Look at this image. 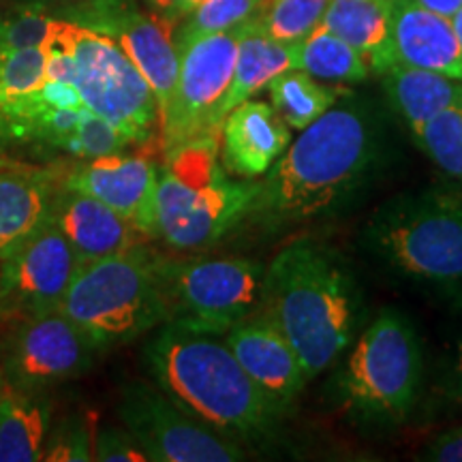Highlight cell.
Returning a JSON list of instances; mask_svg holds the SVG:
<instances>
[{
	"mask_svg": "<svg viewBox=\"0 0 462 462\" xmlns=\"http://www.w3.org/2000/svg\"><path fill=\"white\" fill-rule=\"evenodd\" d=\"M0 3H3V0H0Z\"/></svg>",
	"mask_w": 462,
	"mask_h": 462,
	"instance_id": "b9f144b4",
	"label": "cell"
},
{
	"mask_svg": "<svg viewBox=\"0 0 462 462\" xmlns=\"http://www.w3.org/2000/svg\"><path fill=\"white\" fill-rule=\"evenodd\" d=\"M409 131L421 152L462 187V107L443 109Z\"/></svg>",
	"mask_w": 462,
	"mask_h": 462,
	"instance_id": "4316f807",
	"label": "cell"
},
{
	"mask_svg": "<svg viewBox=\"0 0 462 462\" xmlns=\"http://www.w3.org/2000/svg\"><path fill=\"white\" fill-rule=\"evenodd\" d=\"M383 75L385 95L409 129L437 116L443 109L460 106L462 82L426 69L392 65Z\"/></svg>",
	"mask_w": 462,
	"mask_h": 462,
	"instance_id": "cb8c5ba5",
	"label": "cell"
},
{
	"mask_svg": "<svg viewBox=\"0 0 462 462\" xmlns=\"http://www.w3.org/2000/svg\"><path fill=\"white\" fill-rule=\"evenodd\" d=\"M167 321L182 330L223 337L259 310L265 268L246 257L157 255Z\"/></svg>",
	"mask_w": 462,
	"mask_h": 462,
	"instance_id": "9c48e42d",
	"label": "cell"
},
{
	"mask_svg": "<svg viewBox=\"0 0 462 462\" xmlns=\"http://www.w3.org/2000/svg\"><path fill=\"white\" fill-rule=\"evenodd\" d=\"M157 255L148 242L82 263L58 310L101 351L157 330L167 321Z\"/></svg>",
	"mask_w": 462,
	"mask_h": 462,
	"instance_id": "8992f818",
	"label": "cell"
},
{
	"mask_svg": "<svg viewBox=\"0 0 462 462\" xmlns=\"http://www.w3.org/2000/svg\"><path fill=\"white\" fill-rule=\"evenodd\" d=\"M379 146L377 126L366 109H328L270 167L248 215L265 229L330 217L362 189L377 165Z\"/></svg>",
	"mask_w": 462,
	"mask_h": 462,
	"instance_id": "6da1fadb",
	"label": "cell"
},
{
	"mask_svg": "<svg viewBox=\"0 0 462 462\" xmlns=\"http://www.w3.org/2000/svg\"><path fill=\"white\" fill-rule=\"evenodd\" d=\"M293 69L337 84H360L371 75V67L360 51L323 26H317L296 45Z\"/></svg>",
	"mask_w": 462,
	"mask_h": 462,
	"instance_id": "d4e9b609",
	"label": "cell"
},
{
	"mask_svg": "<svg viewBox=\"0 0 462 462\" xmlns=\"http://www.w3.org/2000/svg\"><path fill=\"white\" fill-rule=\"evenodd\" d=\"M446 390H448V396L462 407V338L460 343L456 345L454 360H452V366H449L448 381H446Z\"/></svg>",
	"mask_w": 462,
	"mask_h": 462,
	"instance_id": "d590c367",
	"label": "cell"
},
{
	"mask_svg": "<svg viewBox=\"0 0 462 462\" xmlns=\"http://www.w3.org/2000/svg\"><path fill=\"white\" fill-rule=\"evenodd\" d=\"M116 411L148 460L238 462L246 458L238 441L199 424L163 390L143 379L123 383Z\"/></svg>",
	"mask_w": 462,
	"mask_h": 462,
	"instance_id": "8fae6325",
	"label": "cell"
},
{
	"mask_svg": "<svg viewBox=\"0 0 462 462\" xmlns=\"http://www.w3.org/2000/svg\"><path fill=\"white\" fill-rule=\"evenodd\" d=\"M152 383L182 411L234 441L273 439L287 407L259 390L229 346L212 334L163 323L143 346Z\"/></svg>",
	"mask_w": 462,
	"mask_h": 462,
	"instance_id": "7a4b0ae2",
	"label": "cell"
},
{
	"mask_svg": "<svg viewBox=\"0 0 462 462\" xmlns=\"http://www.w3.org/2000/svg\"><path fill=\"white\" fill-rule=\"evenodd\" d=\"M259 5L262 0H201L176 24V31H173L176 45L245 24L253 20Z\"/></svg>",
	"mask_w": 462,
	"mask_h": 462,
	"instance_id": "f546056e",
	"label": "cell"
},
{
	"mask_svg": "<svg viewBox=\"0 0 462 462\" xmlns=\"http://www.w3.org/2000/svg\"><path fill=\"white\" fill-rule=\"evenodd\" d=\"M296 45L298 43L274 42L273 37L259 31L253 20L242 24L234 75H231V84L225 92L221 107H218V126L236 106L257 95L279 73L293 69Z\"/></svg>",
	"mask_w": 462,
	"mask_h": 462,
	"instance_id": "603a6c76",
	"label": "cell"
},
{
	"mask_svg": "<svg viewBox=\"0 0 462 462\" xmlns=\"http://www.w3.org/2000/svg\"><path fill=\"white\" fill-rule=\"evenodd\" d=\"M420 460L462 462V424L439 432L420 452Z\"/></svg>",
	"mask_w": 462,
	"mask_h": 462,
	"instance_id": "836d02e7",
	"label": "cell"
},
{
	"mask_svg": "<svg viewBox=\"0 0 462 462\" xmlns=\"http://www.w3.org/2000/svg\"><path fill=\"white\" fill-rule=\"evenodd\" d=\"M392 65L426 69L462 82V50L452 20L413 0L392 5Z\"/></svg>",
	"mask_w": 462,
	"mask_h": 462,
	"instance_id": "ffe728a7",
	"label": "cell"
},
{
	"mask_svg": "<svg viewBox=\"0 0 462 462\" xmlns=\"http://www.w3.org/2000/svg\"><path fill=\"white\" fill-rule=\"evenodd\" d=\"M328 0H262L253 24L281 43H300L321 24Z\"/></svg>",
	"mask_w": 462,
	"mask_h": 462,
	"instance_id": "83f0119b",
	"label": "cell"
},
{
	"mask_svg": "<svg viewBox=\"0 0 462 462\" xmlns=\"http://www.w3.org/2000/svg\"><path fill=\"white\" fill-rule=\"evenodd\" d=\"M289 143L291 129L265 101H242L225 116L218 129V157L223 167L245 180L268 173Z\"/></svg>",
	"mask_w": 462,
	"mask_h": 462,
	"instance_id": "e0dca14e",
	"label": "cell"
},
{
	"mask_svg": "<svg viewBox=\"0 0 462 462\" xmlns=\"http://www.w3.org/2000/svg\"><path fill=\"white\" fill-rule=\"evenodd\" d=\"M28 3H39V5H43L45 9H51V7H56V5H65V3H73V0H28Z\"/></svg>",
	"mask_w": 462,
	"mask_h": 462,
	"instance_id": "f35d334b",
	"label": "cell"
},
{
	"mask_svg": "<svg viewBox=\"0 0 462 462\" xmlns=\"http://www.w3.org/2000/svg\"><path fill=\"white\" fill-rule=\"evenodd\" d=\"M50 14L112 37L152 88L161 118L180 69L173 22L135 7L133 0H73L56 5Z\"/></svg>",
	"mask_w": 462,
	"mask_h": 462,
	"instance_id": "4fadbf2b",
	"label": "cell"
},
{
	"mask_svg": "<svg viewBox=\"0 0 462 462\" xmlns=\"http://www.w3.org/2000/svg\"><path fill=\"white\" fill-rule=\"evenodd\" d=\"M0 377H3V374H0Z\"/></svg>",
	"mask_w": 462,
	"mask_h": 462,
	"instance_id": "7bdbcfd3",
	"label": "cell"
},
{
	"mask_svg": "<svg viewBox=\"0 0 462 462\" xmlns=\"http://www.w3.org/2000/svg\"><path fill=\"white\" fill-rule=\"evenodd\" d=\"M424 351L411 319L396 309H381L360 332L338 373L343 411L362 426L394 429L420 401Z\"/></svg>",
	"mask_w": 462,
	"mask_h": 462,
	"instance_id": "5b68a950",
	"label": "cell"
},
{
	"mask_svg": "<svg viewBox=\"0 0 462 462\" xmlns=\"http://www.w3.org/2000/svg\"><path fill=\"white\" fill-rule=\"evenodd\" d=\"M223 338L259 390L287 409L296 402L309 377L296 351L262 310L236 323Z\"/></svg>",
	"mask_w": 462,
	"mask_h": 462,
	"instance_id": "2e32d148",
	"label": "cell"
},
{
	"mask_svg": "<svg viewBox=\"0 0 462 462\" xmlns=\"http://www.w3.org/2000/svg\"><path fill=\"white\" fill-rule=\"evenodd\" d=\"M364 245L396 274L462 289V199L439 189L385 201L364 227Z\"/></svg>",
	"mask_w": 462,
	"mask_h": 462,
	"instance_id": "52a82bcc",
	"label": "cell"
},
{
	"mask_svg": "<svg viewBox=\"0 0 462 462\" xmlns=\"http://www.w3.org/2000/svg\"><path fill=\"white\" fill-rule=\"evenodd\" d=\"M240 32L242 24L178 45L180 69L176 88L159 118V150L163 159L221 129L217 116L234 75Z\"/></svg>",
	"mask_w": 462,
	"mask_h": 462,
	"instance_id": "30bf717a",
	"label": "cell"
},
{
	"mask_svg": "<svg viewBox=\"0 0 462 462\" xmlns=\"http://www.w3.org/2000/svg\"><path fill=\"white\" fill-rule=\"evenodd\" d=\"M95 420L88 411L69 413L65 418L51 421L45 439L42 460L45 462H88L95 443Z\"/></svg>",
	"mask_w": 462,
	"mask_h": 462,
	"instance_id": "4dcf8cb0",
	"label": "cell"
},
{
	"mask_svg": "<svg viewBox=\"0 0 462 462\" xmlns=\"http://www.w3.org/2000/svg\"><path fill=\"white\" fill-rule=\"evenodd\" d=\"M51 421L50 392L20 388L0 377V462L42 460Z\"/></svg>",
	"mask_w": 462,
	"mask_h": 462,
	"instance_id": "44dd1931",
	"label": "cell"
},
{
	"mask_svg": "<svg viewBox=\"0 0 462 462\" xmlns=\"http://www.w3.org/2000/svg\"><path fill=\"white\" fill-rule=\"evenodd\" d=\"M413 3L420 5L421 9L430 11V14L448 17V20H454V15L462 7V0H413Z\"/></svg>",
	"mask_w": 462,
	"mask_h": 462,
	"instance_id": "8d00e7d4",
	"label": "cell"
},
{
	"mask_svg": "<svg viewBox=\"0 0 462 462\" xmlns=\"http://www.w3.org/2000/svg\"><path fill=\"white\" fill-rule=\"evenodd\" d=\"M259 310L287 338L310 381L332 368L354 340L362 291L338 253L296 240L265 268Z\"/></svg>",
	"mask_w": 462,
	"mask_h": 462,
	"instance_id": "3957f363",
	"label": "cell"
},
{
	"mask_svg": "<svg viewBox=\"0 0 462 462\" xmlns=\"http://www.w3.org/2000/svg\"><path fill=\"white\" fill-rule=\"evenodd\" d=\"M92 456L99 462H148L140 443L125 426H101L95 430Z\"/></svg>",
	"mask_w": 462,
	"mask_h": 462,
	"instance_id": "d6a6232c",
	"label": "cell"
},
{
	"mask_svg": "<svg viewBox=\"0 0 462 462\" xmlns=\"http://www.w3.org/2000/svg\"><path fill=\"white\" fill-rule=\"evenodd\" d=\"M143 3L148 5V9L152 14L165 17V20L173 22V24H178L189 14L187 0H143Z\"/></svg>",
	"mask_w": 462,
	"mask_h": 462,
	"instance_id": "e575fe53",
	"label": "cell"
},
{
	"mask_svg": "<svg viewBox=\"0 0 462 462\" xmlns=\"http://www.w3.org/2000/svg\"><path fill=\"white\" fill-rule=\"evenodd\" d=\"M73 58V86L84 106L114 125L133 146L159 143L157 97L107 34L54 17L50 37Z\"/></svg>",
	"mask_w": 462,
	"mask_h": 462,
	"instance_id": "ba28073f",
	"label": "cell"
},
{
	"mask_svg": "<svg viewBox=\"0 0 462 462\" xmlns=\"http://www.w3.org/2000/svg\"><path fill=\"white\" fill-rule=\"evenodd\" d=\"M148 148L71 161V165H65L62 184L99 199L154 242V199L161 163Z\"/></svg>",
	"mask_w": 462,
	"mask_h": 462,
	"instance_id": "9a60e30c",
	"label": "cell"
},
{
	"mask_svg": "<svg viewBox=\"0 0 462 462\" xmlns=\"http://www.w3.org/2000/svg\"><path fill=\"white\" fill-rule=\"evenodd\" d=\"M392 5L394 0H328L323 28L356 48L371 71L392 67Z\"/></svg>",
	"mask_w": 462,
	"mask_h": 462,
	"instance_id": "7402d4cb",
	"label": "cell"
},
{
	"mask_svg": "<svg viewBox=\"0 0 462 462\" xmlns=\"http://www.w3.org/2000/svg\"><path fill=\"white\" fill-rule=\"evenodd\" d=\"M268 97L289 129L302 131L319 120L338 99L337 88L321 86L313 75L287 69L268 82Z\"/></svg>",
	"mask_w": 462,
	"mask_h": 462,
	"instance_id": "484cf974",
	"label": "cell"
},
{
	"mask_svg": "<svg viewBox=\"0 0 462 462\" xmlns=\"http://www.w3.org/2000/svg\"><path fill=\"white\" fill-rule=\"evenodd\" d=\"M50 217L73 246L79 265L152 242L112 208L65 184L56 190Z\"/></svg>",
	"mask_w": 462,
	"mask_h": 462,
	"instance_id": "d6986e66",
	"label": "cell"
},
{
	"mask_svg": "<svg viewBox=\"0 0 462 462\" xmlns=\"http://www.w3.org/2000/svg\"><path fill=\"white\" fill-rule=\"evenodd\" d=\"M62 176L65 165H37L0 154V257L48 221Z\"/></svg>",
	"mask_w": 462,
	"mask_h": 462,
	"instance_id": "ac0fdd59",
	"label": "cell"
},
{
	"mask_svg": "<svg viewBox=\"0 0 462 462\" xmlns=\"http://www.w3.org/2000/svg\"><path fill=\"white\" fill-rule=\"evenodd\" d=\"M9 321L0 340V374L20 388L50 392L88 373L101 354L58 309Z\"/></svg>",
	"mask_w": 462,
	"mask_h": 462,
	"instance_id": "7c38bea8",
	"label": "cell"
},
{
	"mask_svg": "<svg viewBox=\"0 0 462 462\" xmlns=\"http://www.w3.org/2000/svg\"><path fill=\"white\" fill-rule=\"evenodd\" d=\"M199 3H201V0H187V7H189V11L193 9L195 5H199Z\"/></svg>",
	"mask_w": 462,
	"mask_h": 462,
	"instance_id": "ab89813d",
	"label": "cell"
},
{
	"mask_svg": "<svg viewBox=\"0 0 462 462\" xmlns=\"http://www.w3.org/2000/svg\"><path fill=\"white\" fill-rule=\"evenodd\" d=\"M79 268L73 246L51 221L0 257V319L60 309Z\"/></svg>",
	"mask_w": 462,
	"mask_h": 462,
	"instance_id": "5bb4252c",
	"label": "cell"
},
{
	"mask_svg": "<svg viewBox=\"0 0 462 462\" xmlns=\"http://www.w3.org/2000/svg\"><path fill=\"white\" fill-rule=\"evenodd\" d=\"M135 146L126 140L123 133L86 107L82 118H79L78 129H75L71 140H69L67 159H97L106 157V154L123 152V150Z\"/></svg>",
	"mask_w": 462,
	"mask_h": 462,
	"instance_id": "1f68e13d",
	"label": "cell"
},
{
	"mask_svg": "<svg viewBox=\"0 0 462 462\" xmlns=\"http://www.w3.org/2000/svg\"><path fill=\"white\" fill-rule=\"evenodd\" d=\"M54 15L43 5L28 0L0 3V58L11 51L45 45Z\"/></svg>",
	"mask_w": 462,
	"mask_h": 462,
	"instance_id": "f1b7e54d",
	"label": "cell"
},
{
	"mask_svg": "<svg viewBox=\"0 0 462 462\" xmlns=\"http://www.w3.org/2000/svg\"><path fill=\"white\" fill-rule=\"evenodd\" d=\"M452 24H454L456 37H458V43H460V50H462V7H460V11H458V14H456V15H454Z\"/></svg>",
	"mask_w": 462,
	"mask_h": 462,
	"instance_id": "74e56055",
	"label": "cell"
},
{
	"mask_svg": "<svg viewBox=\"0 0 462 462\" xmlns=\"http://www.w3.org/2000/svg\"><path fill=\"white\" fill-rule=\"evenodd\" d=\"M257 184L231 180L218 133L163 159L154 199V240L178 253L217 245L251 212Z\"/></svg>",
	"mask_w": 462,
	"mask_h": 462,
	"instance_id": "277c9868",
	"label": "cell"
},
{
	"mask_svg": "<svg viewBox=\"0 0 462 462\" xmlns=\"http://www.w3.org/2000/svg\"><path fill=\"white\" fill-rule=\"evenodd\" d=\"M460 107H462V99H460Z\"/></svg>",
	"mask_w": 462,
	"mask_h": 462,
	"instance_id": "60d3db41",
	"label": "cell"
}]
</instances>
